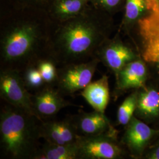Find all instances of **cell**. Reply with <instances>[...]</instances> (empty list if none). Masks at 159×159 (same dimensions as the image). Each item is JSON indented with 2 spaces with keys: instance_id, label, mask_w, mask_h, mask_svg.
<instances>
[{
  "instance_id": "cell-1",
  "label": "cell",
  "mask_w": 159,
  "mask_h": 159,
  "mask_svg": "<svg viewBox=\"0 0 159 159\" xmlns=\"http://www.w3.org/2000/svg\"><path fill=\"white\" fill-rule=\"evenodd\" d=\"M41 121L5 102L0 110L1 153L10 159H33L41 144Z\"/></svg>"
},
{
  "instance_id": "cell-2",
  "label": "cell",
  "mask_w": 159,
  "mask_h": 159,
  "mask_svg": "<svg viewBox=\"0 0 159 159\" xmlns=\"http://www.w3.org/2000/svg\"><path fill=\"white\" fill-rule=\"evenodd\" d=\"M102 37V33L93 23L70 22L61 27L54 36L46 58L52 60L57 67L88 61L93 58Z\"/></svg>"
},
{
  "instance_id": "cell-3",
  "label": "cell",
  "mask_w": 159,
  "mask_h": 159,
  "mask_svg": "<svg viewBox=\"0 0 159 159\" xmlns=\"http://www.w3.org/2000/svg\"><path fill=\"white\" fill-rule=\"evenodd\" d=\"M43 35L32 23H23L10 27L1 39L0 70H14L22 73L31 65L44 58L39 53Z\"/></svg>"
},
{
  "instance_id": "cell-4",
  "label": "cell",
  "mask_w": 159,
  "mask_h": 159,
  "mask_svg": "<svg viewBox=\"0 0 159 159\" xmlns=\"http://www.w3.org/2000/svg\"><path fill=\"white\" fill-rule=\"evenodd\" d=\"M99 62L98 59L94 58L86 62L58 67L55 87L64 96H71L81 91L91 83Z\"/></svg>"
},
{
  "instance_id": "cell-5",
  "label": "cell",
  "mask_w": 159,
  "mask_h": 159,
  "mask_svg": "<svg viewBox=\"0 0 159 159\" xmlns=\"http://www.w3.org/2000/svg\"><path fill=\"white\" fill-rule=\"evenodd\" d=\"M31 96L32 93L25 85L21 73L14 70H0L1 98L4 102L37 117Z\"/></svg>"
},
{
  "instance_id": "cell-6",
  "label": "cell",
  "mask_w": 159,
  "mask_h": 159,
  "mask_svg": "<svg viewBox=\"0 0 159 159\" xmlns=\"http://www.w3.org/2000/svg\"><path fill=\"white\" fill-rule=\"evenodd\" d=\"M143 59L159 68V1L153 0L148 13L138 21Z\"/></svg>"
},
{
  "instance_id": "cell-7",
  "label": "cell",
  "mask_w": 159,
  "mask_h": 159,
  "mask_svg": "<svg viewBox=\"0 0 159 159\" xmlns=\"http://www.w3.org/2000/svg\"><path fill=\"white\" fill-rule=\"evenodd\" d=\"M116 136L102 134L79 136L77 144L80 159H116L121 158L123 150L116 140Z\"/></svg>"
},
{
  "instance_id": "cell-8",
  "label": "cell",
  "mask_w": 159,
  "mask_h": 159,
  "mask_svg": "<svg viewBox=\"0 0 159 159\" xmlns=\"http://www.w3.org/2000/svg\"><path fill=\"white\" fill-rule=\"evenodd\" d=\"M31 99L35 114L41 121L51 119L63 108L75 106L66 100L54 85H44L32 93Z\"/></svg>"
},
{
  "instance_id": "cell-9",
  "label": "cell",
  "mask_w": 159,
  "mask_h": 159,
  "mask_svg": "<svg viewBox=\"0 0 159 159\" xmlns=\"http://www.w3.org/2000/svg\"><path fill=\"white\" fill-rule=\"evenodd\" d=\"M40 136L46 142L58 144L77 142L80 135L71 116L61 120L48 119L40 122Z\"/></svg>"
},
{
  "instance_id": "cell-10",
  "label": "cell",
  "mask_w": 159,
  "mask_h": 159,
  "mask_svg": "<svg viewBox=\"0 0 159 159\" xmlns=\"http://www.w3.org/2000/svg\"><path fill=\"white\" fill-rule=\"evenodd\" d=\"M80 136H93L102 134L116 136V131L105 113L94 110L87 113L82 110L71 116Z\"/></svg>"
},
{
  "instance_id": "cell-11",
  "label": "cell",
  "mask_w": 159,
  "mask_h": 159,
  "mask_svg": "<svg viewBox=\"0 0 159 159\" xmlns=\"http://www.w3.org/2000/svg\"><path fill=\"white\" fill-rule=\"evenodd\" d=\"M130 48L119 41L108 43L98 51L99 61H102L116 76L120 70L128 63L136 60Z\"/></svg>"
},
{
  "instance_id": "cell-12",
  "label": "cell",
  "mask_w": 159,
  "mask_h": 159,
  "mask_svg": "<svg viewBox=\"0 0 159 159\" xmlns=\"http://www.w3.org/2000/svg\"><path fill=\"white\" fill-rule=\"evenodd\" d=\"M159 132L133 117L127 125L123 141L132 153L139 154L142 153L152 137Z\"/></svg>"
},
{
  "instance_id": "cell-13",
  "label": "cell",
  "mask_w": 159,
  "mask_h": 159,
  "mask_svg": "<svg viewBox=\"0 0 159 159\" xmlns=\"http://www.w3.org/2000/svg\"><path fill=\"white\" fill-rule=\"evenodd\" d=\"M146 75V67L142 61L135 60L131 61L121 68L116 76L115 93L120 94L130 89L142 87Z\"/></svg>"
},
{
  "instance_id": "cell-14",
  "label": "cell",
  "mask_w": 159,
  "mask_h": 159,
  "mask_svg": "<svg viewBox=\"0 0 159 159\" xmlns=\"http://www.w3.org/2000/svg\"><path fill=\"white\" fill-rule=\"evenodd\" d=\"M80 95L94 110L105 113L110 98L108 77L104 75L100 79L91 81L81 91Z\"/></svg>"
},
{
  "instance_id": "cell-15",
  "label": "cell",
  "mask_w": 159,
  "mask_h": 159,
  "mask_svg": "<svg viewBox=\"0 0 159 159\" xmlns=\"http://www.w3.org/2000/svg\"><path fill=\"white\" fill-rule=\"evenodd\" d=\"M33 159H80L77 142L58 144L45 141L41 144Z\"/></svg>"
},
{
  "instance_id": "cell-16",
  "label": "cell",
  "mask_w": 159,
  "mask_h": 159,
  "mask_svg": "<svg viewBox=\"0 0 159 159\" xmlns=\"http://www.w3.org/2000/svg\"><path fill=\"white\" fill-rule=\"evenodd\" d=\"M136 110L148 116L159 114V92L154 89H148L138 94Z\"/></svg>"
},
{
  "instance_id": "cell-17",
  "label": "cell",
  "mask_w": 159,
  "mask_h": 159,
  "mask_svg": "<svg viewBox=\"0 0 159 159\" xmlns=\"http://www.w3.org/2000/svg\"><path fill=\"white\" fill-rule=\"evenodd\" d=\"M137 97V92H134L127 97L120 106L117 115L118 125H127L130 121L136 110Z\"/></svg>"
},
{
  "instance_id": "cell-18",
  "label": "cell",
  "mask_w": 159,
  "mask_h": 159,
  "mask_svg": "<svg viewBox=\"0 0 159 159\" xmlns=\"http://www.w3.org/2000/svg\"><path fill=\"white\" fill-rule=\"evenodd\" d=\"M21 75L25 85L31 93L39 91L46 85L35 64L27 67L21 73Z\"/></svg>"
},
{
  "instance_id": "cell-19",
  "label": "cell",
  "mask_w": 159,
  "mask_h": 159,
  "mask_svg": "<svg viewBox=\"0 0 159 159\" xmlns=\"http://www.w3.org/2000/svg\"><path fill=\"white\" fill-rule=\"evenodd\" d=\"M35 65L39 70L46 84L55 86L58 68L56 64L51 59L44 57L39 60Z\"/></svg>"
},
{
  "instance_id": "cell-20",
  "label": "cell",
  "mask_w": 159,
  "mask_h": 159,
  "mask_svg": "<svg viewBox=\"0 0 159 159\" xmlns=\"http://www.w3.org/2000/svg\"><path fill=\"white\" fill-rule=\"evenodd\" d=\"M153 0H126L125 17L129 21L137 19L150 8Z\"/></svg>"
},
{
  "instance_id": "cell-21",
  "label": "cell",
  "mask_w": 159,
  "mask_h": 159,
  "mask_svg": "<svg viewBox=\"0 0 159 159\" xmlns=\"http://www.w3.org/2000/svg\"><path fill=\"white\" fill-rule=\"evenodd\" d=\"M83 6V0H63L57 5V11L64 16H69L79 12Z\"/></svg>"
},
{
  "instance_id": "cell-22",
  "label": "cell",
  "mask_w": 159,
  "mask_h": 159,
  "mask_svg": "<svg viewBox=\"0 0 159 159\" xmlns=\"http://www.w3.org/2000/svg\"><path fill=\"white\" fill-rule=\"evenodd\" d=\"M98 1L101 4H102V5L108 7H113L114 6H117L120 1V0H98Z\"/></svg>"
},
{
  "instance_id": "cell-23",
  "label": "cell",
  "mask_w": 159,
  "mask_h": 159,
  "mask_svg": "<svg viewBox=\"0 0 159 159\" xmlns=\"http://www.w3.org/2000/svg\"><path fill=\"white\" fill-rule=\"evenodd\" d=\"M148 158L152 159H159V145L154 148L148 156Z\"/></svg>"
},
{
  "instance_id": "cell-24",
  "label": "cell",
  "mask_w": 159,
  "mask_h": 159,
  "mask_svg": "<svg viewBox=\"0 0 159 159\" xmlns=\"http://www.w3.org/2000/svg\"></svg>"
}]
</instances>
